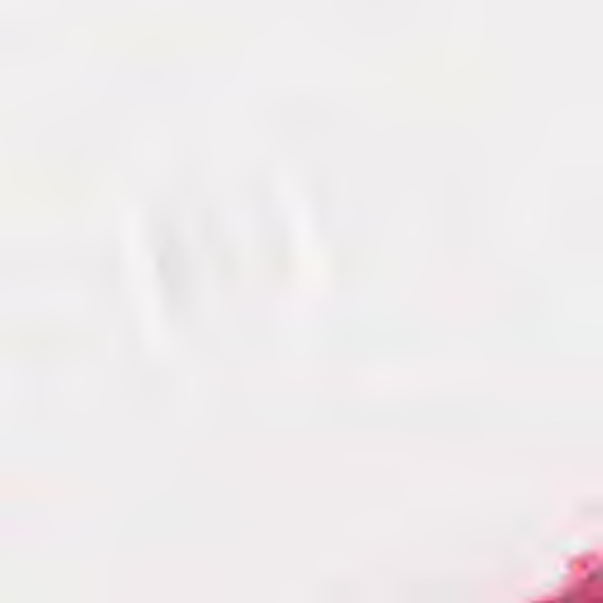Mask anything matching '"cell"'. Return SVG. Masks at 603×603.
<instances>
[]
</instances>
